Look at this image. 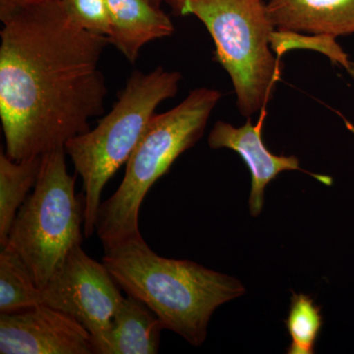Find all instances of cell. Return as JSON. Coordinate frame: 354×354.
Returning a JSON list of instances; mask_svg holds the SVG:
<instances>
[{
    "label": "cell",
    "instance_id": "1",
    "mask_svg": "<svg viewBox=\"0 0 354 354\" xmlns=\"http://www.w3.org/2000/svg\"><path fill=\"white\" fill-rule=\"evenodd\" d=\"M0 118L11 160L41 157L91 129L108 95V36L83 29L62 0L0 1Z\"/></svg>",
    "mask_w": 354,
    "mask_h": 354
},
{
    "label": "cell",
    "instance_id": "2",
    "mask_svg": "<svg viewBox=\"0 0 354 354\" xmlns=\"http://www.w3.org/2000/svg\"><path fill=\"white\" fill-rule=\"evenodd\" d=\"M102 263L120 288L152 310L164 329L195 346L206 339L216 309L245 293L241 281L227 274L160 257L143 237L104 251Z\"/></svg>",
    "mask_w": 354,
    "mask_h": 354
},
{
    "label": "cell",
    "instance_id": "3",
    "mask_svg": "<svg viewBox=\"0 0 354 354\" xmlns=\"http://www.w3.org/2000/svg\"><path fill=\"white\" fill-rule=\"evenodd\" d=\"M221 97L216 88H195L176 108L151 118L127 160L120 187L100 206L95 232L104 251L142 237L139 212L144 198L177 158L202 138Z\"/></svg>",
    "mask_w": 354,
    "mask_h": 354
},
{
    "label": "cell",
    "instance_id": "4",
    "mask_svg": "<svg viewBox=\"0 0 354 354\" xmlns=\"http://www.w3.org/2000/svg\"><path fill=\"white\" fill-rule=\"evenodd\" d=\"M183 75L158 66L148 73L133 72L113 109L94 129L73 137L65 144L76 174L83 181L86 239L95 232L104 186L127 164L156 109L179 90Z\"/></svg>",
    "mask_w": 354,
    "mask_h": 354
},
{
    "label": "cell",
    "instance_id": "5",
    "mask_svg": "<svg viewBox=\"0 0 354 354\" xmlns=\"http://www.w3.org/2000/svg\"><path fill=\"white\" fill-rule=\"evenodd\" d=\"M181 16L201 21L214 39L216 60L232 79L237 108L251 116L267 109L283 64L272 53L276 28L263 0H165Z\"/></svg>",
    "mask_w": 354,
    "mask_h": 354
},
{
    "label": "cell",
    "instance_id": "6",
    "mask_svg": "<svg viewBox=\"0 0 354 354\" xmlns=\"http://www.w3.org/2000/svg\"><path fill=\"white\" fill-rule=\"evenodd\" d=\"M64 147L41 157L38 180L18 209L6 246L41 288L83 242V198L76 195V176L67 171Z\"/></svg>",
    "mask_w": 354,
    "mask_h": 354
},
{
    "label": "cell",
    "instance_id": "7",
    "mask_svg": "<svg viewBox=\"0 0 354 354\" xmlns=\"http://www.w3.org/2000/svg\"><path fill=\"white\" fill-rule=\"evenodd\" d=\"M118 286L104 263L76 245L41 288V305L73 317L90 332L95 353L109 354L111 324L124 298Z\"/></svg>",
    "mask_w": 354,
    "mask_h": 354
},
{
    "label": "cell",
    "instance_id": "8",
    "mask_svg": "<svg viewBox=\"0 0 354 354\" xmlns=\"http://www.w3.org/2000/svg\"><path fill=\"white\" fill-rule=\"evenodd\" d=\"M1 354H93L92 335L59 310L39 305L18 313H0Z\"/></svg>",
    "mask_w": 354,
    "mask_h": 354
},
{
    "label": "cell",
    "instance_id": "9",
    "mask_svg": "<svg viewBox=\"0 0 354 354\" xmlns=\"http://www.w3.org/2000/svg\"><path fill=\"white\" fill-rule=\"evenodd\" d=\"M267 109L261 111L257 124L250 118L241 127L225 121H216L209 132L208 144L212 149H230L241 156L251 174V192L249 209L253 216H258L264 206L265 190L283 171H302L295 156H276L268 150L263 142V127Z\"/></svg>",
    "mask_w": 354,
    "mask_h": 354
},
{
    "label": "cell",
    "instance_id": "10",
    "mask_svg": "<svg viewBox=\"0 0 354 354\" xmlns=\"http://www.w3.org/2000/svg\"><path fill=\"white\" fill-rule=\"evenodd\" d=\"M109 15V43L134 64L140 50L155 39L174 32V23L162 6L150 0H106Z\"/></svg>",
    "mask_w": 354,
    "mask_h": 354
},
{
    "label": "cell",
    "instance_id": "11",
    "mask_svg": "<svg viewBox=\"0 0 354 354\" xmlns=\"http://www.w3.org/2000/svg\"><path fill=\"white\" fill-rule=\"evenodd\" d=\"M267 9L278 30L335 38L354 34V0H270Z\"/></svg>",
    "mask_w": 354,
    "mask_h": 354
},
{
    "label": "cell",
    "instance_id": "12",
    "mask_svg": "<svg viewBox=\"0 0 354 354\" xmlns=\"http://www.w3.org/2000/svg\"><path fill=\"white\" fill-rule=\"evenodd\" d=\"M162 329L152 310L127 295L113 316L109 354L158 353Z\"/></svg>",
    "mask_w": 354,
    "mask_h": 354
},
{
    "label": "cell",
    "instance_id": "13",
    "mask_svg": "<svg viewBox=\"0 0 354 354\" xmlns=\"http://www.w3.org/2000/svg\"><path fill=\"white\" fill-rule=\"evenodd\" d=\"M41 157L11 160L0 153V245L6 246L18 209L35 187L41 169Z\"/></svg>",
    "mask_w": 354,
    "mask_h": 354
},
{
    "label": "cell",
    "instance_id": "14",
    "mask_svg": "<svg viewBox=\"0 0 354 354\" xmlns=\"http://www.w3.org/2000/svg\"><path fill=\"white\" fill-rule=\"evenodd\" d=\"M41 305V288L19 256L8 247L0 253V313L12 314Z\"/></svg>",
    "mask_w": 354,
    "mask_h": 354
},
{
    "label": "cell",
    "instance_id": "15",
    "mask_svg": "<svg viewBox=\"0 0 354 354\" xmlns=\"http://www.w3.org/2000/svg\"><path fill=\"white\" fill-rule=\"evenodd\" d=\"M291 344L288 354H313L323 326L321 307L304 293H293L286 320Z\"/></svg>",
    "mask_w": 354,
    "mask_h": 354
},
{
    "label": "cell",
    "instance_id": "16",
    "mask_svg": "<svg viewBox=\"0 0 354 354\" xmlns=\"http://www.w3.org/2000/svg\"><path fill=\"white\" fill-rule=\"evenodd\" d=\"M270 44L272 53L279 59L288 51L295 50H313L322 53L329 58L333 64L342 67L354 79V62L337 44V38L334 36L274 29L270 36Z\"/></svg>",
    "mask_w": 354,
    "mask_h": 354
},
{
    "label": "cell",
    "instance_id": "17",
    "mask_svg": "<svg viewBox=\"0 0 354 354\" xmlns=\"http://www.w3.org/2000/svg\"><path fill=\"white\" fill-rule=\"evenodd\" d=\"M62 3L70 17L83 29L108 36L109 15L106 0H62Z\"/></svg>",
    "mask_w": 354,
    "mask_h": 354
},
{
    "label": "cell",
    "instance_id": "18",
    "mask_svg": "<svg viewBox=\"0 0 354 354\" xmlns=\"http://www.w3.org/2000/svg\"><path fill=\"white\" fill-rule=\"evenodd\" d=\"M0 1L9 2L13 4L38 3V2L48 1V0H0Z\"/></svg>",
    "mask_w": 354,
    "mask_h": 354
},
{
    "label": "cell",
    "instance_id": "19",
    "mask_svg": "<svg viewBox=\"0 0 354 354\" xmlns=\"http://www.w3.org/2000/svg\"><path fill=\"white\" fill-rule=\"evenodd\" d=\"M151 2H153V4H157V6H162V2H165V0H150Z\"/></svg>",
    "mask_w": 354,
    "mask_h": 354
}]
</instances>
